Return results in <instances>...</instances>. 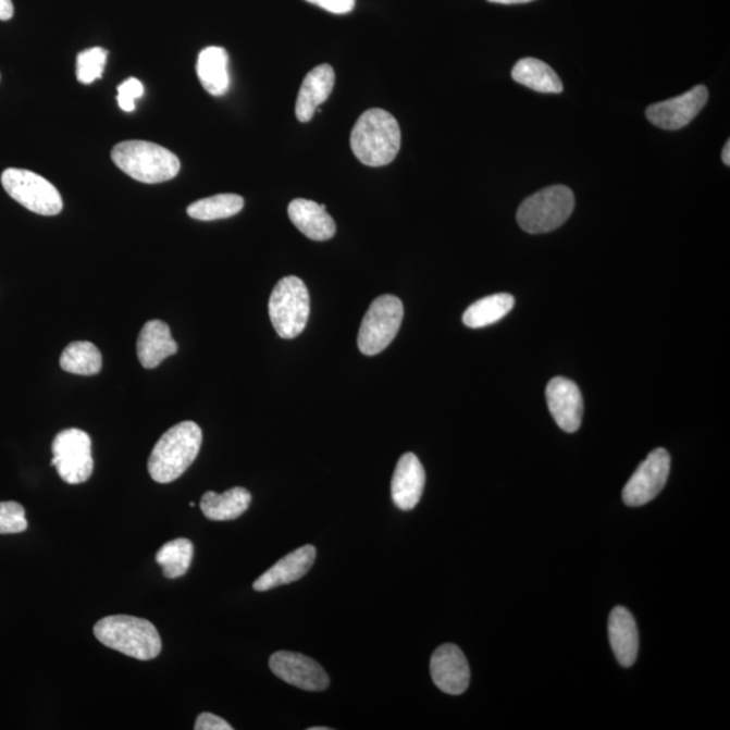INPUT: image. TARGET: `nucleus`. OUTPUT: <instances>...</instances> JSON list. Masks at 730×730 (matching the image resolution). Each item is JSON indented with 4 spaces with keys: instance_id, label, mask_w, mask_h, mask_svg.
Masks as SVG:
<instances>
[{
    "instance_id": "9b49d317",
    "label": "nucleus",
    "mask_w": 730,
    "mask_h": 730,
    "mask_svg": "<svg viewBox=\"0 0 730 730\" xmlns=\"http://www.w3.org/2000/svg\"><path fill=\"white\" fill-rule=\"evenodd\" d=\"M709 91L705 86H696L681 97L663 100L646 109V119L652 125L665 131H679L693 122L704 110Z\"/></svg>"
},
{
    "instance_id": "393cba45",
    "label": "nucleus",
    "mask_w": 730,
    "mask_h": 730,
    "mask_svg": "<svg viewBox=\"0 0 730 730\" xmlns=\"http://www.w3.org/2000/svg\"><path fill=\"white\" fill-rule=\"evenodd\" d=\"M60 367L75 375H97L102 370V355L92 343H71L61 355Z\"/></svg>"
},
{
    "instance_id": "c9c22d12",
    "label": "nucleus",
    "mask_w": 730,
    "mask_h": 730,
    "mask_svg": "<svg viewBox=\"0 0 730 730\" xmlns=\"http://www.w3.org/2000/svg\"><path fill=\"white\" fill-rule=\"evenodd\" d=\"M326 729H329V728L319 727V728H310L309 730H326Z\"/></svg>"
},
{
    "instance_id": "5701e85b",
    "label": "nucleus",
    "mask_w": 730,
    "mask_h": 730,
    "mask_svg": "<svg viewBox=\"0 0 730 730\" xmlns=\"http://www.w3.org/2000/svg\"><path fill=\"white\" fill-rule=\"evenodd\" d=\"M518 85L542 94H560L565 90L562 82L555 70L544 61L533 58L521 59L511 71Z\"/></svg>"
},
{
    "instance_id": "4468645a",
    "label": "nucleus",
    "mask_w": 730,
    "mask_h": 730,
    "mask_svg": "<svg viewBox=\"0 0 730 730\" xmlns=\"http://www.w3.org/2000/svg\"><path fill=\"white\" fill-rule=\"evenodd\" d=\"M548 408L557 425L567 433H576L582 425L583 398L581 389L570 379H552L545 389Z\"/></svg>"
},
{
    "instance_id": "7c9ffc66",
    "label": "nucleus",
    "mask_w": 730,
    "mask_h": 730,
    "mask_svg": "<svg viewBox=\"0 0 730 730\" xmlns=\"http://www.w3.org/2000/svg\"><path fill=\"white\" fill-rule=\"evenodd\" d=\"M333 14H348L355 9L356 0H306Z\"/></svg>"
},
{
    "instance_id": "f3484780",
    "label": "nucleus",
    "mask_w": 730,
    "mask_h": 730,
    "mask_svg": "<svg viewBox=\"0 0 730 730\" xmlns=\"http://www.w3.org/2000/svg\"><path fill=\"white\" fill-rule=\"evenodd\" d=\"M334 70L332 65L322 64L306 75L298 94L295 114L302 124L314 119L315 110L325 103L334 88Z\"/></svg>"
},
{
    "instance_id": "473e14b6",
    "label": "nucleus",
    "mask_w": 730,
    "mask_h": 730,
    "mask_svg": "<svg viewBox=\"0 0 730 730\" xmlns=\"http://www.w3.org/2000/svg\"><path fill=\"white\" fill-rule=\"evenodd\" d=\"M14 4L11 0H0V21H9L13 18Z\"/></svg>"
},
{
    "instance_id": "2eb2a0df",
    "label": "nucleus",
    "mask_w": 730,
    "mask_h": 730,
    "mask_svg": "<svg viewBox=\"0 0 730 730\" xmlns=\"http://www.w3.org/2000/svg\"><path fill=\"white\" fill-rule=\"evenodd\" d=\"M425 470L415 454H405L395 467L392 497L400 510H412L420 503L425 487Z\"/></svg>"
},
{
    "instance_id": "9d476101",
    "label": "nucleus",
    "mask_w": 730,
    "mask_h": 730,
    "mask_svg": "<svg viewBox=\"0 0 730 730\" xmlns=\"http://www.w3.org/2000/svg\"><path fill=\"white\" fill-rule=\"evenodd\" d=\"M670 470V454L663 448L652 450L623 487V503L638 507L654 500L665 488Z\"/></svg>"
},
{
    "instance_id": "0eeeda50",
    "label": "nucleus",
    "mask_w": 730,
    "mask_h": 730,
    "mask_svg": "<svg viewBox=\"0 0 730 730\" xmlns=\"http://www.w3.org/2000/svg\"><path fill=\"white\" fill-rule=\"evenodd\" d=\"M403 320V300L394 295H382L373 300L361 322L358 337L360 352L367 356L383 352L397 337Z\"/></svg>"
},
{
    "instance_id": "a211bd4d",
    "label": "nucleus",
    "mask_w": 730,
    "mask_h": 730,
    "mask_svg": "<svg viewBox=\"0 0 730 730\" xmlns=\"http://www.w3.org/2000/svg\"><path fill=\"white\" fill-rule=\"evenodd\" d=\"M177 344L165 322L152 320L145 323L137 339L139 363L147 370L158 368L166 358L177 352Z\"/></svg>"
},
{
    "instance_id": "a878e982",
    "label": "nucleus",
    "mask_w": 730,
    "mask_h": 730,
    "mask_svg": "<svg viewBox=\"0 0 730 730\" xmlns=\"http://www.w3.org/2000/svg\"><path fill=\"white\" fill-rule=\"evenodd\" d=\"M244 203V198L237 194H219L189 205L187 214L198 221L225 220L237 215Z\"/></svg>"
},
{
    "instance_id": "20e7f679",
    "label": "nucleus",
    "mask_w": 730,
    "mask_h": 730,
    "mask_svg": "<svg viewBox=\"0 0 730 730\" xmlns=\"http://www.w3.org/2000/svg\"><path fill=\"white\" fill-rule=\"evenodd\" d=\"M111 159L132 180L147 184L169 182L181 171V160L175 153L148 141L116 144Z\"/></svg>"
},
{
    "instance_id": "f257e3e1",
    "label": "nucleus",
    "mask_w": 730,
    "mask_h": 730,
    "mask_svg": "<svg viewBox=\"0 0 730 730\" xmlns=\"http://www.w3.org/2000/svg\"><path fill=\"white\" fill-rule=\"evenodd\" d=\"M400 127L393 114L382 109L367 110L350 133V148L367 166L392 163L400 149Z\"/></svg>"
},
{
    "instance_id": "39448f33",
    "label": "nucleus",
    "mask_w": 730,
    "mask_h": 730,
    "mask_svg": "<svg viewBox=\"0 0 730 730\" xmlns=\"http://www.w3.org/2000/svg\"><path fill=\"white\" fill-rule=\"evenodd\" d=\"M576 209V195L566 186H552L527 198L517 211L518 225L531 234L556 231Z\"/></svg>"
},
{
    "instance_id": "dca6fc26",
    "label": "nucleus",
    "mask_w": 730,
    "mask_h": 730,
    "mask_svg": "<svg viewBox=\"0 0 730 730\" xmlns=\"http://www.w3.org/2000/svg\"><path fill=\"white\" fill-rule=\"evenodd\" d=\"M317 549L313 545H305L284 556L269 571H265L258 581L253 583L256 592H269V590L283 586L302 579L313 567Z\"/></svg>"
},
{
    "instance_id": "1a4fd4ad",
    "label": "nucleus",
    "mask_w": 730,
    "mask_h": 730,
    "mask_svg": "<svg viewBox=\"0 0 730 730\" xmlns=\"http://www.w3.org/2000/svg\"><path fill=\"white\" fill-rule=\"evenodd\" d=\"M52 453V466L65 483H85L92 475V442L85 431L72 428L60 432L53 440Z\"/></svg>"
},
{
    "instance_id": "f03ea898",
    "label": "nucleus",
    "mask_w": 730,
    "mask_h": 730,
    "mask_svg": "<svg viewBox=\"0 0 730 730\" xmlns=\"http://www.w3.org/2000/svg\"><path fill=\"white\" fill-rule=\"evenodd\" d=\"M202 440V429L193 421H184L169 429L150 454L149 475L161 484L180 479L197 459Z\"/></svg>"
},
{
    "instance_id": "6ab92c4d",
    "label": "nucleus",
    "mask_w": 730,
    "mask_h": 730,
    "mask_svg": "<svg viewBox=\"0 0 730 730\" xmlns=\"http://www.w3.org/2000/svg\"><path fill=\"white\" fill-rule=\"evenodd\" d=\"M288 216L300 233L314 242H326L336 234V222L327 214L326 206L314 200L294 199L288 205Z\"/></svg>"
},
{
    "instance_id": "ddd939ff",
    "label": "nucleus",
    "mask_w": 730,
    "mask_h": 730,
    "mask_svg": "<svg viewBox=\"0 0 730 730\" xmlns=\"http://www.w3.org/2000/svg\"><path fill=\"white\" fill-rule=\"evenodd\" d=\"M434 684L445 694L460 695L470 685L471 671L465 654L455 644L438 646L431 659Z\"/></svg>"
},
{
    "instance_id": "4be33fe9",
    "label": "nucleus",
    "mask_w": 730,
    "mask_h": 730,
    "mask_svg": "<svg viewBox=\"0 0 730 730\" xmlns=\"http://www.w3.org/2000/svg\"><path fill=\"white\" fill-rule=\"evenodd\" d=\"M252 495L244 487H233L224 494L206 493L200 499V509L211 521H232L249 509Z\"/></svg>"
},
{
    "instance_id": "bb28decb",
    "label": "nucleus",
    "mask_w": 730,
    "mask_h": 730,
    "mask_svg": "<svg viewBox=\"0 0 730 730\" xmlns=\"http://www.w3.org/2000/svg\"><path fill=\"white\" fill-rule=\"evenodd\" d=\"M194 545L187 539L172 540L156 554V561L163 568L165 578L176 579L186 576L191 566Z\"/></svg>"
},
{
    "instance_id": "b1692460",
    "label": "nucleus",
    "mask_w": 730,
    "mask_h": 730,
    "mask_svg": "<svg viewBox=\"0 0 730 730\" xmlns=\"http://www.w3.org/2000/svg\"><path fill=\"white\" fill-rule=\"evenodd\" d=\"M515 297L510 294H495L479 299L471 305L462 315L465 325L472 329L493 325L510 313L515 308Z\"/></svg>"
},
{
    "instance_id": "6e6552de",
    "label": "nucleus",
    "mask_w": 730,
    "mask_h": 730,
    "mask_svg": "<svg viewBox=\"0 0 730 730\" xmlns=\"http://www.w3.org/2000/svg\"><path fill=\"white\" fill-rule=\"evenodd\" d=\"M0 181L5 193L33 213L52 216L63 210V198L59 189L36 172L8 169Z\"/></svg>"
},
{
    "instance_id": "f8f14e48",
    "label": "nucleus",
    "mask_w": 730,
    "mask_h": 730,
    "mask_svg": "<svg viewBox=\"0 0 730 730\" xmlns=\"http://www.w3.org/2000/svg\"><path fill=\"white\" fill-rule=\"evenodd\" d=\"M270 668L283 682L300 690L323 691L331 684V679L319 663L297 652H276L271 656Z\"/></svg>"
},
{
    "instance_id": "f704fd0d",
    "label": "nucleus",
    "mask_w": 730,
    "mask_h": 730,
    "mask_svg": "<svg viewBox=\"0 0 730 730\" xmlns=\"http://www.w3.org/2000/svg\"><path fill=\"white\" fill-rule=\"evenodd\" d=\"M722 161L723 164L730 165V143L728 141L726 147L722 150Z\"/></svg>"
},
{
    "instance_id": "c756f323",
    "label": "nucleus",
    "mask_w": 730,
    "mask_h": 730,
    "mask_svg": "<svg viewBox=\"0 0 730 730\" xmlns=\"http://www.w3.org/2000/svg\"><path fill=\"white\" fill-rule=\"evenodd\" d=\"M144 95L143 83L136 79V77H131V79L125 81L122 85L119 86V100L120 108L126 113H132L136 110V100L141 98Z\"/></svg>"
},
{
    "instance_id": "423d86ee",
    "label": "nucleus",
    "mask_w": 730,
    "mask_h": 730,
    "mask_svg": "<svg viewBox=\"0 0 730 730\" xmlns=\"http://www.w3.org/2000/svg\"><path fill=\"white\" fill-rule=\"evenodd\" d=\"M269 310L279 337H298L308 325L310 315V295L304 281L297 276L279 281L271 294Z\"/></svg>"
},
{
    "instance_id": "2f4dec72",
    "label": "nucleus",
    "mask_w": 730,
    "mask_h": 730,
    "mask_svg": "<svg viewBox=\"0 0 730 730\" xmlns=\"http://www.w3.org/2000/svg\"><path fill=\"white\" fill-rule=\"evenodd\" d=\"M195 729L197 730H232L233 728L228 726L225 720H222L221 717L211 715V713H202L197 718L195 722Z\"/></svg>"
},
{
    "instance_id": "7ed1b4c3",
    "label": "nucleus",
    "mask_w": 730,
    "mask_h": 730,
    "mask_svg": "<svg viewBox=\"0 0 730 730\" xmlns=\"http://www.w3.org/2000/svg\"><path fill=\"white\" fill-rule=\"evenodd\" d=\"M95 638L109 648L137 660H152L161 652V639L152 622L133 616H109L94 628Z\"/></svg>"
},
{
    "instance_id": "72a5a7b5",
    "label": "nucleus",
    "mask_w": 730,
    "mask_h": 730,
    "mask_svg": "<svg viewBox=\"0 0 730 730\" xmlns=\"http://www.w3.org/2000/svg\"><path fill=\"white\" fill-rule=\"evenodd\" d=\"M488 2L498 4H521L533 2V0H488Z\"/></svg>"
},
{
    "instance_id": "aec40b11",
    "label": "nucleus",
    "mask_w": 730,
    "mask_h": 730,
    "mask_svg": "<svg viewBox=\"0 0 730 730\" xmlns=\"http://www.w3.org/2000/svg\"><path fill=\"white\" fill-rule=\"evenodd\" d=\"M609 640L616 659L622 667H631L639 655V629L632 613L617 606L610 613Z\"/></svg>"
},
{
    "instance_id": "412c9836",
    "label": "nucleus",
    "mask_w": 730,
    "mask_h": 730,
    "mask_svg": "<svg viewBox=\"0 0 730 730\" xmlns=\"http://www.w3.org/2000/svg\"><path fill=\"white\" fill-rule=\"evenodd\" d=\"M228 55L224 48H205L198 55L197 74L206 91L222 97L231 86L228 76Z\"/></svg>"
},
{
    "instance_id": "c85d7f7f",
    "label": "nucleus",
    "mask_w": 730,
    "mask_h": 730,
    "mask_svg": "<svg viewBox=\"0 0 730 730\" xmlns=\"http://www.w3.org/2000/svg\"><path fill=\"white\" fill-rule=\"evenodd\" d=\"M26 529L24 506L16 503H0V534L22 533Z\"/></svg>"
},
{
    "instance_id": "cd10ccee",
    "label": "nucleus",
    "mask_w": 730,
    "mask_h": 730,
    "mask_svg": "<svg viewBox=\"0 0 730 730\" xmlns=\"http://www.w3.org/2000/svg\"><path fill=\"white\" fill-rule=\"evenodd\" d=\"M109 52L103 48L83 50L76 59V77L83 85H92L103 76Z\"/></svg>"
}]
</instances>
